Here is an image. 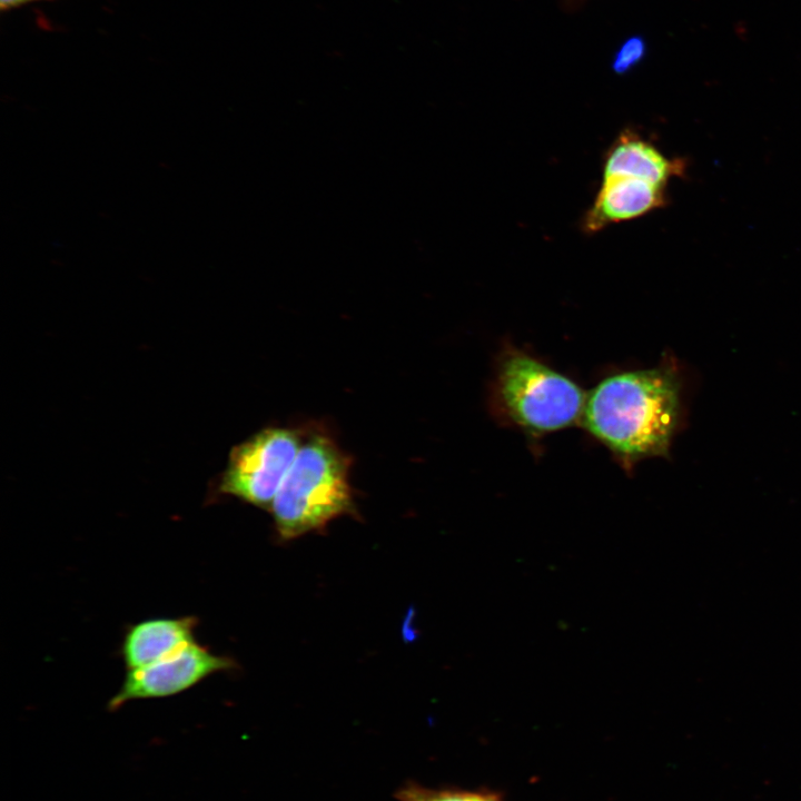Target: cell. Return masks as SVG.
Instances as JSON below:
<instances>
[{"instance_id": "5", "label": "cell", "mask_w": 801, "mask_h": 801, "mask_svg": "<svg viewBox=\"0 0 801 801\" xmlns=\"http://www.w3.org/2000/svg\"><path fill=\"white\" fill-rule=\"evenodd\" d=\"M235 666L230 657L192 641L152 664L128 670L119 691L109 701V709L116 710L131 700L179 694L209 675Z\"/></svg>"}, {"instance_id": "8", "label": "cell", "mask_w": 801, "mask_h": 801, "mask_svg": "<svg viewBox=\"0 0 801 801\" xmlns=\"http://www.w3.org/2000/svg\"><path fill=\"white\" fill-rule=\"evenodd\" d=\"M684 168L682 160L666 158L637 134L624 130L605 154L603 177L631 176L666 187L668 181L672 177L681 176Z\"/></svg>"}, {"instance_id": "6", "label": "cell", "mask_w": 801, "mask_h": 801, "mask_svg": "<svg viewBox=\"0 0 801 801\" xmlns=\"http://www.w3.org/2000/svg\"><path fill=\"white\" fill-rule=\"evenodd\" d=\"M666 204L665 187L631 176H604L601 188L583 219L584 231L643 216Z\"/></svg>"}, {"instance_id": "9", "label": "cell", "mask_w": 801, "mask_h": 801, "mask_svg": "<svg viewBox=\"0 0 801 801\" xmlns=\"http://www.w3.org/2000/svg\"><path fill=\"white\" fill-rule=\"evenodd\" d=\"M398 801H505L498 791L490 789L429 788L409 782L396 792Z\"/></svg>"}, {"instance_id": "3", "label": "cell", "mask_w": 801, "mask_h": 801, "mask_svg": "<svg viewBox=\"0 0 801 801\" xmlns=\"http://www.w3.org/2000/svg\"><path fill=\"white\" fill-rule=\"evenodd\" d=\"M495 394L511 421L536 434L572 425L586 400L574 382L516 349L501 357Z\"/></svg>"}, {"instance_id": "1", "label": "cell", "mask_w": 801, "mask_h": 801, "mask_svg": "<svg viewBox=\"0 0 801 801\" xmlns=\"http://www.w3.org/2000/svg\"><path fill=\"white\" fill-rule=\"evenodd\" d=\"M681 383L670 365L603 379L586 396V429L626 463L666 455L680 418Z\"/></svg>"}, {"instance_id": "7", "label": "cell", "mask_w": 801, "mask_h": 801, "mask_svg": "<svg viewBox=\"0 0 801 801\" xmlns=\"http://www.w3.org/2000/svg\"><path fill=\"white\" fill-rule=\"evenodd\" d=\"M195 616L155 617L131 625L120 646L128 670L152 664L195 641Z\"/></svg>"}, {"instance_id": "11", "label": "cell", "mask_w": 801, "mask_h": 801, "mask_svg": "<svg viewBox=\"0 0 801 801\" xmlns=\"http://www.w3.org/2000/svg\"><path fill=\"white\" fill-rule=\"evenodd\" d=\"M37 1L41 0H0V9L7 11Z\"/></svg>"}, {"instance_id": "10", "label": "cell", "mask_w": 801, "mask_h": 801, "mask_svg": "<svg viewBox=\"0 0 801 801\" xmlns=\"http://www.w3.org/2000/svg\"><path fill=\"white\" fill-rule=\"evenodd\" d=\"M646 46L642 37H631L624 41L615 52L612 69L617 75H624L639 65L645 56Z\"/></svg>"}, {"instance_id": "2", "label": "cell", "mask_w": 801, "mask_h": 801, "mask_svg": "<svg viewBox=\"0 0 801 801\" xmlns=\"http://www.w3.org/2000/svg\"><path fill=\"white\" fill-rule=\"evenodd\" d=\"M350 464L349 456L328 434L314 431L303 436L270 508L280 538H296L355 513Z\"/></svg>"}, {"instance_id": "4", "label": "cell", "mask_w": 801, "mask_h": 801, "mask_svg": "<svg viewBox=\"0 0 801 801\" xmlns=\"http://www.w3.org/2000/svg\"><path fill=\"white\" fill-rule=\"evenodd\" d=\"M301 441L303 433L289 427H267L251 435L231 449L219 492L270 510Z\"/></svg>"}]
</instances>
